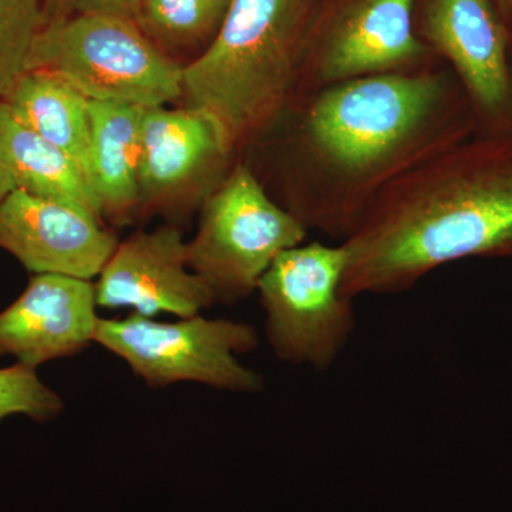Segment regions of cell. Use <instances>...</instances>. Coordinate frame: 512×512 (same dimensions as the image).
Segmentation results:
<instances>
[{"label": "cell", "mask_w": 512, "mask_h": 512, "mask_svg": "<svg viewBox=\"0 0 512 512\" xmlns=\"http://www.w3.org/2000/svg\"><path fill=\"white\" fill-rule=\"evenodd\" d=\"M282 127V207L343 242L372 202L407 171L480 128L447 64L333 84L298 97Z\"/></svg>", "instance_id": "1"}, {"label": "cell", "mask_w": 512, "mask_h": 512, "mask_svg": "<svg viewBox=\"0 0 512 512\" xmlns=\"http://www.w3.org/2000/svg\"><path fill=\"white\" fill-rule=\"evenodd\" d=\"M342 244L352 301L410 291L451 262L512 258V127L478 128L407 171Z\"/></svg>", "instance_id": "2"}, {"label": "cell", "mask_w": 512, "mask_h": 512, "mask_svg": "<svg viewBox=\"0 0 512 512\" xmlns=\"http://www.w3.org/2000/svg\"><path fill=\"white\" fill-rule=\"evenodd\" d=\"M316 0H231L211 45L185 64V107L235 154L262 140L296 99Z\"/></svg>", "instance_id": "3"}, {"label": "cell", "mask_w": 512, "mask_h": 512, "mask_svg": "<svg viewBox=\"0 0 512 512\" xmlns=\"http://www.w3.org/2000/svg\"><path fill=\"white\" fill-rule=\"evenodd\" d=\"M46 69L89 100L161 107L183 97L184 64L123 16H74L42 26L26 70Z\"/></svg>", "instance_id": "4"}, {"label": "cell", "mask_w": 512, "mask_h": 512, "mask_svg": "<svg viewBox=\"0 0 512 512\" xmlns=\"http://www.w3.org/2000/svg\"><path fill=\"white\" fill-rule=\"evenodd\" d=\"M306 234L254 168L237 163L204 200L197 235L188 242V264L217 302H239L256 292L272 262L303 244Z\"/></svg>", "instance_id": "5"}, {"label": "cell", "mask_w": 512, "mask_h": 512, "mask_svg": "<svg viewBox=\"0 0 512 512\" xmlns=\"http://www.w3.org/2000/svg\"><path fill=\"white\" fill-rule=\"evenodd\" d=\"M346 251L311 242L286 249L259 281L266 338L279 359L325 372L356 328L355 306L342 292Z\"/></svg>", "instance_id": "6"}, {"label": "cell", "mask_w": 512, "mask_h": 512, "mask_svg": "<svg viewBox=\"0 0 512 512\" xmlns=\"http://www.w3.org/2000/svg\"><path fill=\"white\" fill-rule=\"evenodd\" d=\"M94 342L121 357L153 389L180 382L235 393L264 389L262 376L238 359L259 343L248 323L200 315L164 323L134 312L126 319H99Z\"/></svg>", "instance_id": "7"}, {"label": "cell", "mask_w": 512, "mask_h": 512, "mask_svg": "<svg viewBox=\"0 0 512 512\" xmlns=\"http://www.w3.org/2000/svg\"><path fill=\"white\" fill-rule=\"evenodd\" d=\"M414 6L416 0H336L322 13L315 8L296 99L349 80L446 64L417 35Z\"/></svg>", "instance_id": "8"}, {"label": "cell", "mask_w": 512, "mask_h": 512, "mask_svg": "<svg viewBox=\"0 0 512 512\" xmlns=\"http://www.w3.org/2000/svg\"><path fill=\"white\" fill-rule=\"evenodd\" d=\"M414 25L460 80L480 128L512 127V42L494 0H423Z\"/></svg>", "instance_id": "9"}, {"label": "cell", "mask_w": 512, "mask_h": 512, "mask_svg": "<svg viewBox=\"0 0 512 512\" xmlns=\"http://www.w3.org/2000/svg\"><path fill=\"white\" fill-rule=\"evenodd\" d=\"M96 302L109 309L133 308L146 318L158 313L191 318L217 299L190 268L183 231L164 225L119 242L101 269Z\"/></svg>", "instance_id": "10"}, {"label": "cell", "mask_w": 512, "mask_h": 512, "mask_svg": "<svg viewBox=\"0 0 512 512\" xmlns=\"http://www.w3.org/2000/svg\"><path fill=\"white\" fill-rule=\"evenodd\" d=\"M119 241L101 222L60 202L15 190L0 201V248L33 274L90 279Z\"/></svg>", "instance_id": "11"}, {"label": "cell", "mask_w": 512, "mask_h": 512, "mask_svg": "<svg viewBox=\"0 0 512 512\" xmlns=\"http://www.w3.org/2000/svg\"><path fill=\"white\" fill-rule=\"evenodd\" d=\"M235 156L200 111L150 107L141 128L140 200L170 207L192 184L212 192L237 164Z\"/></svg>", "instance_id": "12"}, {"label": "cell", "mask_w": 512, "mask_h": 512, "mask_svg": "<svg viewBox=\"0 0 512 512\" xmlns=\"http://www.w3.org/2000/svg\"><path fill=\"white\" fill-rule=\"evenodd\" d=\"M96 285L73 276L39 274L0 313V356L33 367L77 355L94 342Z\"/></svg>", "instance_id": "13"}, {"label": "cell", "mask_w": 512, "mask_h": 512, "mask_svg": "<svg viewBox=\"0 0 512 512\" xmlns=\"http://www.w3.org/2000/svg\"><path fill=\"white\" fill-rule=\"evenodd\" d=\"M0 163L16 190L60 202L103 222V208L82 168L63 150L20 123L0 101Z\"/></svg>", "instance_id": "14"}, {"label": "cell", "mask_w": 512, "mask_h": 512, "mask_svg": "<svg viewBox=\"0 0 512 512\" xmlns=\"http://www.w3.org/2000/svg\"><path fill=\"white\" fill-rule=\"evenodd\" d=\"M146 107L90 100V183L104 217L124 220L141 204V128Z\"/></svg>", "instance_id": "15"}, {"label": "cell", "mask_w": 512, "mask_h": 512, "mask_svg": "<svg viewBox=\"0 0 512 512\" xmlns=\"http://www.w3.org/2000/svg\"><path fill=\"white\" fill-rule=\"evenodd\" d=\"M2 101L20 123L72 157L90 183V100L76 86L52 70H26Z\"/></svg>", "instance_id": "16"}, {"label": "cell", "mask_w": 512, "mask_h": 512, "mask_svg": "<svg viewBox=\"0 0 512 512\" xmlns=\"http://www.w3.org/2000/svg\"><path fill=\"white\" fill-rule=\"evenodd\" d=\"M231 0H141L137 25L163 52L211 42ZM167 53V52H165Z\"/></svg>", "instance_id": "17"}, {"label": "cell", "mask_w": 512, "mask_h": 512, "mask_svg": "<svg viewBox=\"0 0 512 512\" xmlns=\"http://www.w3.org/2000/svg\"><path fill=\"white\" fill-rule=\"evenodd\" d=\"M40 29V0H0V101L26 72Z\"/></svg>", "instance_id": "18"}, {"label": "cell", "mask_w": 512, "mask_h": 512, "mask_svg": "<svg viewBox=\"0 0 512 512\" xmlns=\"http://www.w3.org/2000/svg\"><path fill=\"white\" fill-rule=\"evenodd\" d=\"M62 410L59 394L40 382L33 367L16 363L8 369H0V421L12 414L49 421Z\"/></svg>", "instance_id": "19"}, {"label": "cell", "mask_w": 512, "mask_h": 512, "mask_svg": "<svg viewBox=\"0 0 512 512\" xmlns=\"http://www.w3.org/2000/svg\"><path fill=\"white\" fill-rule=\"evenodd\" d=\"M42 3V26L74 18V16L106 15L123 16L137 20L140 0H40Z\"/></svg>", "instance_id": "20"}, {"label": "cell", "mask_w": 512, "mask_h": 512, "mask_svg": "<svg viewBox=\"0 0 512 512\" xmlns=\"http://www.w3.org/2000/svg\"><path fill=\"white\" fill-rule=\"evenodd\" d=\"M494 2L497 5L501 18L504 20L505 26H507L508 32H510L512 42V0H494Z\"/></svg>", "instance_id": "21"}, {"label": "cell", "mask_w": 512, "mask_h": 512, "mask_svg": "<svg viewBox=\"0 0 512 512\" xmlns=\"http://www.w3.org/2000/svg\"><path fill=\"white\" fill-rule=\"evenodd\" d=\"M16 190V185L13 183L12 177H10L6 168L0 163V201L10 194V192Z\"/></svg>", "instance_id": "22"}, {"label": "cell", "mask_w": 512, "mask_h": 512, "mask_svg": "<svg viewBox=\"0 0 512 512\" xmlns=\"http://www.w3.org/2000/svg\"><path fill=\"white\" fill-rule=\"evenodd\" d=\"M511 59H512V52H511Z\"/></svg>", "instance_id": "23"}, {"label": "cell", "mask_w": 512, "mask_h": 512, "mask_svg": "<svg viewBox=\"0 0 512 512\" xmlns=\"http://www.w3.org/2000/svg\"><path fill=\"white\" fill-rule=\"evenodd\" d=\"M140 2H141V0H140Z\"/></svg>", "instance_id": "24"}]
</instances>
